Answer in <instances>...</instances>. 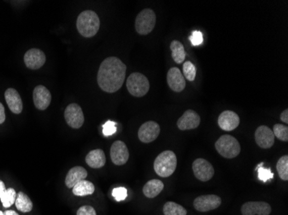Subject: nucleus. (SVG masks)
I'll return each mask as SVG.
<instances>
[{"label":"nucleus","instance_id":"obj_39","mask_svg":"<svg viewBox=\"0 0 288 215\" xmlns=\"http://www.w3.org/2000/svg\"><path fill=\"white\" fill-rule=\"evenodd\" d=\"M0 215H4V212L2 211H0Z\"/></svg>","mask_w":288,"mask_h":215},{"label":"nucleus","instance_id":"obj_4","mask_svg":"<svg viewBox=\"0 0 288 215\" xmlns=\"http://www.w3.org/2000/svg\"><path fill=\"white\" fill-rule=\"evenodd\" d=\"M215 147L221 156L226 158H234L241 152L238 140L229 134L221 136L215 144Z\"/></svg>","mask_w":288,"mask_h":215},{"label":"nucleus","instance_id":"obj_8","mask_svg":"<svg viewBox=\"0 0 288 215\" xmlns=\"http://www.w3.org/2000/svg\"><path fill=\"white\" fill-rule=\"evenodd\" d=\"M195 177L201 182L211 180L214 176V168L212 164L204 158H198L193 164Z\"/></svg>","mask_w":288,"mask_h":215},{"label":"nucleus","instance_id":"obj_6","mask_svg":"<svg viewBox=\"0 0 288 215\" xmlns=\"http://www.w3.org/2000/svg\"><path fill=\"white\" fill-rule=\"evenodd\" d=\"M156 17L150 9L142 10L135 18V30L141 35L150 34L156 26Z\"/></svg>","mask_w":288,"mask_h":215},{"label":"nucleus","instance_id":"obj_31","mask_svg":"<svg viewBox=\"0 0 288 215\" xmlns=\"http://www.w3.org/2000/svg\"><path fill=\"white\" fill-rule=\"evenodd\" d=\"M183 73L185 79L189 81H194L196 77V68L191 61H186L183 65Z\"/></svg>","mask_w":288,"mask_h":215},{"label":"nucleus","instance_id":"obj_22","mask_svg":"<svg viewBox=\"0 0 288 215\" xmlns=\"http://www.w3.org/2000/svg\"><path fill=\"white\" fill-rule=\"evenodd\" d=\"M164 189V184L162 181L153 179L148 182L144 185L142 191L146 197L155 198L159 195L160 193Z\"/></svg>","mask_w":288,"mask_h":215},{"label":"nucleus","instance_id":"obj_35","mask_svg":"<svg viewBox=\"0 0 288 215\" xmlns=\"http://www.w3.org/2000/svg\"><path fill=\"white\" fill-rule=\"evenodd\" d=\"M77 215H96V212L92 206H83L78 210Z\"/></svg>","mask_w":288,"mask_h":215},{"label":"nucleus","instance_id":"obj_29","mask_svg":"<svg viewBox=\"0 0 288 215\" xmlns=\"http://www.w3.org/2000/svg\"><path fill=\"white\" fill-rule=\"evenodd\" d=\"M273 133L274 136H276L279 140L282 141L288 140V128L287 126L282 124H275L273 126Z\"/></svg>","mask_w":288,"mask_h":215},{"label":"nucleus","instance_id":"obj_30","mask_svg":"<svg viewBox=\"0 0 288 215\" xmlns=\"http://www.w3.org/2000/svg\"><path fill=\"white\" fill-rule=\"evenodd\" d=\"M263 165H264V163H261L260 165H258V166L256 167V170L258 172L259 180L266 183L268 180L273 179V173L271 172L270 169L264 168Z\"/></svg>","mask_w":288,"mask_h":215},{"label":"nucleus","instance_id":"obj_10","mask_svg":"<svg viewBox=\"0 0 288 215\" xmlns=\"http://www.w3.org/2000/svg\"><path fill=\"white\" fill-rule=\"evenodd\" d=\"M110 155L112 162L116 166H124L129 159V150L124 142L118 140L112 144Z\"/></svg>","mask_w":288,"mask_h":215},{"label":"nucleus","instance_id":"obj_21","mask_svg":"<svg viewBox=\"0 0 288 215\" xmlns=\"http://www.w3.org/2000/svg\"><path fill=\"white\" fill-rule=\"evenodd\" d=\"M85 162L91 168H102L106 165V154L101 149L92 150L86 155Z\"/></svg>","mask_w":288,"mask_h":215},{"label":"nucleus","instance_id":"obj_38","mask_svg":"<svg viewBox=\"0 0 288 215\" xmlns=\"http://www.w3.org/2000/svg\"><path fill=\"white\" fill-rule=\"evenodd\" d=\"M4 215H19L18 213L15 212V211H12V210H6V212H4Z\"/></svg>","mask_w":288,"mask_h":215},{"label":"nucleus","instance_id":"obj_3","mask_svg":"<svg viewBox=\"0 0 288 215\" xmlns=\"http://www.w3.org/2000/svg\"><path fill=\"white\" fill-rule=\"evenodd\" d=\"M176 166V155L172 151H162L157 156L154 163L155 172L162 178L170 177L175 172Z\"/></svg>","mask_w":288,"mask_h":215},{"label":"nucleus","instance_id":"obj_9","mask_svg":"<svg viewBox=\"0 0 288 215\" xmlns=\"http://www.w3.org/2000/svg\"><path fill=\"white\" fill-rule=\"evenodd\" d=\"M221 202V198L218 195H201L194 200V206L195 209L200 212H208L218 208L220 206Z\"/></svg>","mask_w":288,"mask_h":215},{"label":"nucleus","instance_id":"obj_27","mask_svg":"<svg viewBox=\"0 0 288 215\" xmlns=\"http://www.w3.org/2000/svg\"><path fill=\"white\" fill-rule=\"evenodd\" d=\"M163 212L165 215H186V210L173 201L166 202L163 206Z\"/></svg>","mask_w":288,"mask_h":215},{"label":"nucleus","instance_id":"obj_18","mask_svg":"<svg viewBox=\"0 0 288 215\" xmlns=\"http://www.w3.org/2000/svg\"><path fill=\"white\" fill-rule=\"evenodd\" d=\"M200 124V117L199 114L195 111L189 110L185 111L183 114L182 117H180L178 122L177 126L180 130H190L197 128Z\"/></svg>","mask_w":288,"mask_h":215},{"label":"nucleus","instance_id":"obj_5","mask_svg":"<svg viewBox=\"0 0 288 215\" xmlns=\"http://www.w3.org/2000/svg\"><path fill=\"white\" fill-rule=\"evenodd\" d=\"M127 89L129 93L136 97L145 96L150 90V81L141 73H134L129 75L126 81Z\"/></svg>","mask_w":288,"mask_h":215},{"label":"nucleus","instance_id":"obj_34","mask_svg":"<svg viewBox=\"0 0 288 215\" xmlns=\"http://www.w3.org/2000/svg\"><path fill=\"white\" fill-rule=\"evenodd\" d=\"M189 39L194 46H199L203 42V34L200 31H194Z\"/></svg>","mask_w":288,"mask_h":215},{"label":"nucleus","instance_id":"obj_28","mask_svg":"<svg viewBox=\"0 0 288 215\" xmlns=\"http://www.w3.org/2000/svg\"><path fill=\"white\" fill-rule=\"evenodd\" d=\"M277 172L282 180H288V156L285 155L279 158L276 166Z\"/></svg>","mask_w":288,"mask_h":215},{"label":"nucleus","instance_id":"obj_1","mask_svg":"<svg viewBox=\"0 0 288 215\" xmlns=\"http://www.w3.org/2000/svg\"><path fill=\"white\" fill-rule=\"evenodd\" d=\"M126 66L117 57L106 58L100 65L98 73V84L108 93H114L124 83Z\"/></svg>","mask_w":288,"mask_h":215},{"label":"nucleus","instance_id":"obj_2","mask_svg":"<svg viewBox=\"0 0 288 215\" xmlns=\"http://www.w3.org/2000/svg\"><path fill=\"white\" fill-rule=\"evenodd\" d=\"M76 26L78 31L82 36L92 37L100 29V18L93 11H85L81 12L77 18Z\"/></svg>","mask_w":288,"mask_h":215},{"label":"nucleus","instance_id":"obj_12","mask_svg":"<svg viewBox=\"0 0 288 215\" xmlns=\"http://www.w3.org/2000/svg\"><path fill=\"white\" fill-rule=\"evenodd\" d=\"M24 64L29 69L37 70L40 69L46 62L44 52L37 48L28 50L24 55Z\"/></svg>","mask_w":288,"mask_h":215},{"label":"nucleus","instance_id":"obj_13","mask_svg":"<svg viewBox=\"0 0 288 215\" xmlns=\"http://www.w3.org/2000/svg\"><path fill=\"white\" fill-rule=\"evenodd\" d=\"M243 215H269L271 206L264 201H249L242 206Z\"/></svg>","mask_w":288,"mask_h":215},{"label":"nucleus","instance_id":"obj_7","mask_svg":"<svg viewBox=\"0 0 288 215\" xmlns=\"http://www.w3.org/2000/svg\"><path fill=\"white\" fill-rule=\"evenodd\" d=\"M64 117L68 125L74 129L81 128L85 121L82 110L77 103H71L66 107Z\"/></svg>","mask_w":288,"mask_h":215},{"label":"nucleus","instance_id":"obj_32","mask_svg":"<svg viewBox=\"0 0 288 215\" xmlns=\"http://www.w3.org/2000/svg\"><path fill=\"white\" fill-rule=\"evenodd\" d=\"M117 132V123L112 121L106 122L103 126V134L106 137L113 135Z\"/></svg>","mask_w":288,"mask_h":215},{"label":"nucleus","instance_id":"obj_33","mask_svg":"<svg viewBox=\"0 0 288 215\" xmlns=\"http://www.w3.org/2000/svg\"><path fill=\"white\" fill-rule=\"evenodd\" d=\"M112 196L116 199V201H124L127 197V189L123 187L116 188L112 191Z\"/></svg>","mask_w":288,"mask_h":215},{"label":"nucleus","instance_id":"obj_25","mask_svg":"<svg viewBox=\"0 0 288 215\" xmlns=\"http://www.w3.org/2000/svg\"><path fill=\"white\" fill-rule=\"evenodd\" d=\"M172 57L177 64H181L185 59V47L179 41H173L170 44Z\"/></svg>","mask_w":288,"mask_h":215},{"label":"nucleus","instance_id":"obj_16","mask_svg":"<svg viewBox=\"0 0 288 215\" xmlns=\"http://www.w3.org/2000/svg\"><path fill=\"white\" fill-rule=\"evenodd\" d=\"M240 124L238 115L233 111H226L218 117V126L224 131H232Z\"/></svg>","mask_w":288,"mask_h":215},{"label":"nucleus","instance_id":"obj_14","mask_svg":"<svg viewBox=\"0 0 288 215\" xmlns=\"http://www.w3.org/2000/svg\"><path fill=\"white\" fill-rule=\"evenodd\" d=\"M255 139L257 145L263 149L270 148L274 144L275 136L273 131L267 126H261L256 129Z\"/></svg>","mask_w":288,"mask_h":215},{"label":"nucleus","instance_id":"obj_23","mask_svg":"<svg viewBox=\"0 0 288 215\" xmlns=\"http://www.w3.org/2000/svg\"><path fill=\"white\" fill-rule=\"evenodd\" d=\"M17 193L14 189H6V185L2 181H0V199L4 207H10L15 203Z\"/></svg>","mask_w":288,"mask_h":215},{"label":"nucleus","instance_id":"obj_11","mask_svg":"<svg viewBox=\"0 0 288 215\" xmlns=\"http://www.w3.org/2000/svg\"><path fill=\"white\" fill-rule=\"evenodd\" d=\"M160 131L161 128L158 123L152 121L145 122L139 129V140L143 143L153 142L159 136Z\"/></svg>","mask_w":288,"mask_h":215},{"label":"nucleus","instance_id":"obj_20","mask_svg":"<svg viewBox=\"0 0 288 215\" xmlns=\"http://www.w3.org/2000/svg\"><path fill=\"white\" fill-rule=\"evenodd\" d=\"M87 177V172L85 168H83L81 166H76L74 168L71 169L68 172L65 183L69 189H73L77 183L80 181L85 180V178Z\"/></svg>","mask_w":288,"mask_h":215},{"label":"nucleus","instance_id":"obj_17","mask_svg":"<svg viewBox=\"0 0 288 215\" xmlns=\"http://www.w3.org/2000/svg\"><path fill=\"white\" fill-rule=\"evenodd\" d=\"M167 81L171 90L175 92H180L185 89V79L178 67H172L169 69L167 76Z\"/></svg>","mask_w":288,"mask_h":215},{"label":"nucleus","instance_id":"obj_37","mask_svg":"<svg viewBox=\"0 0 288 215\" xmlns=\"http://www.w3.org/2000/svg\"><path fill=\"white\" fill-rule=\"evenodd\" d=\"M280 120L285 123H288V110H285L280 115Z\"/></svg>","mask_w":288,"mask_h":215},{"label":"nucleus","instance_id":"obj_19","mask_svg":"<svg viewBox=\"0 0 288 215\" xmlns=\"http://www.w3.org/2000/svg\"><path fill=\"white\" fill-rule=\"evenodd\" d=\"M5 97H6L7 105L9 106L10 110L12 113L20 114L23 111L22 99H21L20 95L15 89L10 88L8 90H6Z\"/></svg>","mask_w":288,"mask_h":215},{"label":"nucleus","instance_id":"obj_24","mask_svg":"<svg viewBox=\"0 0 288 215\" xmlns=\"http://www.w3.org/2000/svg\"><path fill=\"white\" fill-rule=\"evenodd\" d=\"M94 190L95 187L93 183L85 180L80 181L73 188V193L76 196L90 195L93 194Z\"/></svg>","mask_w":288,"mask_h":215},{"label":"nucleus","instance_id":"obj_26","mask_svg":"<svg viewBox=\"0 0 288 215\" xmlns=\"http://www.w3.org/2000/svg\"><path fill=\"white\" fill-rule=\"evenodd\" d=\"M16 206L19 211L23 212H29L32 210L33 203L28 195L23 192L18 193L15 201Z\"/></svg>","mask_w":288,"mask_h":215},{"label":"nucleus","instance_id":"obj_36","mask_svg":"<svg viewBox=\"0 0 288 215\" xmlns=\"http://www.w3.org/2000/svg\"><path fill=\"white\" fill-rule=\"evenodd\" d=\"M6 121V111L3 104L0 102V124H2Z\"/></svg>","mask_w":288,"mask_h":215},{"label":"nucleus","instance_id":"obj_15","mask_svg":"<svg viewBox=\"0 0 288 215\" xmlns=\"http://www.w3.org/2000/svg\"><path fill=\"white\" fill-rule=\"evenodd\" d=\"M33 101L35 107L40 111H45L51 102L50 90L43 85H38L33 91Z\"/></svg>","mask_w":288,"mask_h":215}]
</instances>
